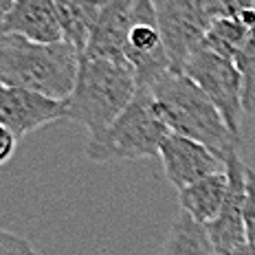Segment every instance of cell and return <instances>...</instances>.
<instances>
[{"instance_id": "cell-18", "label": "cell", "mask_w": 255, "mask_h": 255, "mask_svg": "<svg viewBox=\"0 0 255 255\" xmlns=\"http://www.w3.org/2000/svg\"><path fill=\"white\" fill-rule=\"evenodd\" d=\"M244 222H247L249 244H255V169L249 165L244 180Z\"/></svg>"}, {"instance_id": "cell-5", "label": "cell", "mask_w": 255, "mask_h": 255, "mask_svg": "<svg viewBox=\"0 0 255 255\" xmlns=\"http://www.w3.org/2000/svg\"><path fill=\"white\" fill-rule=\"evenodd\" d=\"M154 7L172 71L183 73L211 24L225 18V0H154Z\"/></svg>"}, {"instance_id": "cell-14", "label": "cell", "mask_w": 255, "mask_h": 255, "mask_svg": "<svg viewBox=\"0 0 255 255\" xmlns=\"http://www.w3.org/2000/svg\"><path fill=\"white\" fill-rule=\"evenodd\" d=\"M102 2H71L55 0V11L62 29V42L73 46L79 57L86 55L88 40L93 33V24L99 15Z\"/></svg>"}, {"instance_id": "cell-16", "label": "cell", "mask_w": 255, "mask_h": 255, "mask_svg": "<svg viewBox=\"0 0 255 255\" xmlns=\"http://www.w3.org/2000/svg\"><path fill=\"white\" fill-rule=\"evenodd\" d=\"M253 31H247L244 26L233 18H218L211 29L207 31L205 40H203V49L216 53V55L229 57V60H236V55L242 51V46L247 44L249 35Z\"/></svg>"}, {"instance_id": "cell-17", "label": "cell", "mask_w": 255, "mask_h": 255, "mask_svg": "<svg viewBox=\"0 0 255 255\" xmlns=\"http://www.w3.org/2000/svg\"><path fill=\"white\" fill-rule=\"evenodd\" d=\"M233 62L242 77V110L244 115H255V31Z\"/></svg>"}, {"instance_id": "cell-9", "label": "cell", "mask_w": 255, "mask_h": 255, "mask_svg": "<svg viewBox=\"0 0 255 255\" xmlns=\"http://www.w3.org/2000/svg\"><path fill=\"white\" fill-rule=\"evenodd\" d=\"M62 119H68L66 102L0 84V124L7 126L18 139Z\"/></svg>"}, {"instance_id": "cell-13", "label": "cell", "mask_w": 255, "mask_h": 255, "mask_svg": "<svg viewBox=\"0 0 255 255\" xmlns=\"http://www.w3.org/2000/svg\"><path fill=\"white\" fill-rule=\"evenodd\" d=\"M227 189H229L227 169L211 174V176L189 185L187 189L178 191L180 211L187 214L194 222H198L200 227H209L220 216L222 205L227 200Z\"/></svg>"}, {"instance_id": "cell-19", "label": "cell", "mask_w": 255, "mask_h": 255, "mask_svg": "<svg viewBox=\"0 0 255 255\" xmlns=\"http://www.w3.org/2000/svg\"><path fill=\"white\" fill-rule=\"evenodd\" d=\"M0 255H38L31 242L11 231L0 229Z\"/></svg>"}, {"instance_id": "cell-10", "label": "cell", "mask_w": 255, "mask_h": 255, "mask_svg": "<svg viewBox=\"0 0 255 255\" xmlns=\"http://www.w3.org/2000/svg\"><path fill=\"white\" fill-rule=\"evenodd\" d=\"M158 156H161L167 180L178 191L187 189L189 185L198 183L211 174L225 172V163L209 147H205L198 141L174 134V132H169L163 139Z\"/></svg>"}, {"instance_id": "cell-1", "label": "cell", "mask_w": 255, "mask_h": 255, "mask_svg": "<svg viewBox=\"0 0 255 255\" xmlns=\"http://www.w3.org/2000/svg\"><path fill=\"white\" fill-rule=\"evenodd\" d=\"M150 90L169 132L203 143L222 163L240 154V136L229 130L211 99L185 73L169 71Z\"/></svg>"}, {"instance_id": "cell-22", "label": "cell", "mask_w": 255, "mask_h": 255, "mask_svg": "<svg viewBox=\"0 0 255 255\" xmlns=\"http://www.w3.org/2000/svg\"><path fill=\"white\" fill-rule=\"evenodd\" d=\"M251 247H255V244H251Z\"/></svg>"}, {"instance_id": "cell-21", "label": "cell", "mask_w": 255, "mask_h": 255, "mask_svg": "<svg viewBox=\"0 0 255 255\" xmlns=\"http://www.w3.org/2000/svg\"><path fill=\"white\" fill-rule=\"evenodd\" d=\"M244 255H255V247H249L247 251H244Z\"/></svg>"}, {"instance_id": "cell-15", "label": "cell", "mask_w": 255, "mask_h": 255, "mask_svg": "<svg viewBox=\"0 0 255 255\" xmlns=\"http://www.w3.org/2000/svg\"><path fill=\"white\" fill-rule=\"evenodd\" d=\"M163 255H216L207 229L180 211L165 240Z\"/></svg>"}, {"instance_id": "cell-11", "label": "cell", "mask_w": 255, "mask_h": 255, "mask_svg": "<svg viewBox=\"0 0 255 255\" xmlns=\"http://www.w3.org/2000/svg\"><path fill=\"white\" fill-rule=\"evenodd\" d=\"M132 2L134 0H108V2H102L84 57L128 64L126 53L132 26Z\"/></svg>"}, {"instance_id": "cell-4", "label": "cell", "mask_w": 255, "mask_h": 255, "mask_svg": "<svg viewBox=\"0 0 255 255\" xmlns=\"http://www.w3.org/2000/svg\"><path fill=\"white\" fill-rule=\"evenodd\" d=\"M169 134L152 90H139L132 104L110 128L88 136L86 156L95 163H124L158 156L161 143Z\"/></svg>"}, {"instance_id": "cell-3", "label": "cell", "mask_w": 255, "mask_h": 255, "mask_svg": "<svg viewBox=\"0 0 255 255\" xmlns=\"http://www.w3.org/2000/svg\"><path fill=\"white\" fill-rule=\"evenodd\" d=\"M139 93L134 73L128 64L84 57L77 82L66 99L68 119L77 121L95 136L110 128Z\"/></svg>"}, {"instance_id": "cell-12", "label": "cell", "mask_w": 255, "mask_h": 255, "mask_svg": "<svg viewBox=\"0 0 255 255\" xmlns=\"http://www.w3.org/2000/svg\"><path fill=\"white\" fill-rule=\"evenodd\" d=\"M0 35H20L35 44L62 42L55 0H11L0 18Z\"/></svg>"}, {"instance_id": "cell-2", "label": "cell", "mask_w": 255, "mask_h": 255, "mask_svg": "<svg viewBox=\"0 0 255 255\" xmlns=\"http://www.w3.org/2000/svg\"><path fill=\"white\" fill-rule=\"evenodd\" d=\"M82 57L66 42L35 44L20 35H0V84L66 102Z\"/></svg>"}, {"instance_id": "cell-6", "label": "cell", "mask_w": 255, "mask_h": 255, "mask_svg": "<svg viewBox=\"0 0 255 255\" xmlns=\"http://www.w3.org/2000/svg\"><path fill=\"white\" fill-rule=\"evenodd\" d=\"M183 73L211 99V104L218 108V113L222 115V119L233 134L240 136V121L244 110L242 77L236 62L200 46L187 60Z\"/></svg>"}, {"instance_id": "cell-20", "label": "cell", "mask_w": 255, "mask_h": 255, "mask_svg": "<svg viewBox=\"0 0 255 255\" xmlns=\"http://www.w3.org/2000/svg\"><path fill=\"white\" fill-rule=\"evenodd\" d=\"M15 145H18V136H15L7 126L0 124V165H4V163L13 156Z\"/></svg>"}, {"instance_id": "cell-8", "label": "cell", "mask_w": 255, "mask_h": 255, "mask_svg": "<svg viewBox=\"0 0 255 255\" xmlns=\"http://www.w3.org/2000/svg\"><path fill=\"white\" fill-rule=\"evenodd\" d=\"M225 169H227V178H229L227 200L222 205L220 216L205 229L216 255H244V251L251 247L247 236V222H244L247 165L240 158V154H233L225 161Z\"/></svg>"}, {"instance_id": "cell-7", "label": "cell", "mask_w": 255, "mask_h": 255, "mask_svg": "<svg viewBox=\"0 0 255 255\" xmlns=\"http://www.w3.org/2000/svg\"><path fill=\"white\" fill-rule=\"evenodd\" d=\"M128 66L132 68L139 90H150L172 71L163 35L158 29L156 7L152 0L132 2V26L128 38Z\"/></svg>"}]
</instances>
